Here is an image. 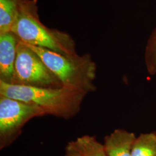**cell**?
<instances>
[{
    "label": "cell",
    "mask_w": 156,
    "mask_h": 156,
    "mask_svg": "<svg viewBox=\"0 0 156 156\" xmlns=\"http://www.w3.org/2000/svg\"><path fill=\"white\" fill-rule=\"evenodd\" d=\"M86 94L68 89L41 87L7 83L0 80V95L37 106L46 115L65 119L75 116Z\"/></svg>",
    "instance_id": "cell-1"
},
{
    "label": "cell",
    "mask_w": 156,
    "mask_h": 156,
    "mask_svg": "<svg viewBox=\"0 0 156 156\" xmlns=\"http://www.w3.org/2000/svg\"><path fill=\"white\" fill-rule=\"evenodd\" d=\"M26 45L38 55L62 87L86 94L96 89L94 83L96 67L88 57L65 55L43 48Z\"/></svg>",
    "instance_id": "cell-2"
},
{
    "label": "cell",
    "mask_w": 156,
    "mask_h": 156,
    "mask_svg": "<svg viewBox=\"0 0 156 156\" xmlns=\"http://www.w3.org/2000/svg\"><path fill=\"white\" fill-rule=\"evenodd\" d=\"M10 84L49 88L62 87L38 55L19 40Z\"/></svg>",
    "instance_id": "cell-3"
},
{
    "label": "cell",
    "mask_w": 156,
    "mask_h": 156,
    "mask_svg": "<svg viewBox=\"0 0 156 156\" xmlns=\"http://www.w3.org/2000/svg\"><path fill=\"white\" fill-rule=\"evenodd\" d=\"M11 32L19 41L27 45L43 48L65 55H76L71 43L51 33L30 14L20 9Z\"/></svg>",
    "instance_id": "cell-4"
},
{
    "label": "cell",
    "mask_w": 156,
    "mask_h": 156,
    "mask_svg": "<svg viewBox=\"0 0 156 156\" xmlns=\"http://www.w3.org/2000/svg\"><path fill=\"white\" fill-rule=\"evenodd\" d=\"M45 115V112L37 106L0 95L1 149L12 142L28 120Z\"/></svg>",
    "instance_id": "cell-5"
},
{
    "label": "cell",
    "mask_w": 156,
    "mask_h": 156,
    "mask_svg": "<svg viewBox=\"0 0 156 156\" xmlns=\"http://www.w3.org/2000/svg\"><path fill=\"white\" fill-rule=\"evenodd\" d=\"M16 35L12 32L0 34V80L11 83L16 57Z\"/></svg>",
    "instance_id": "cell-6"
},
{
    "label": "cell",
    "mask_w": 156,
    "mask_h": 156,
    "mask_svg": "<svg viewBox=\"0 0 156 156\" xmlns=\"http://www.w3.org/2000/svg\"><path fill=\"white\" fill-rule=\"evenodd\" d=\"M136 136L124 129H116L106 135L104 146L108 156H131Z\"/></svg>",
    "instance_id": "cell-7"
},
{
    "label": "cell",
    "mask_w": 156,
    "mask_h": 156,
    "mask_svg": "<svg viewBox=\"0 0 156 156\" xmlns=\"http://www.w3.org/2000/svg\"><path fill=\"white\" fill-rule=\"evenodd\" d=\"M19 10L15 0H0V34L11 32Z\"/></svg>",
    "instance_id": "cell-8"
},
{
    "label": "cell",
    "mask_w": 156,
    "mask_h": 156,
    "mask_svg": "<svg viewBox=\"0 0 156 156\" xmlns=\"http://www.w3.org/2000/svg\"><path fill=\"white\" fill-rule=\"evenodd\" d=\"M73 142L82 156H108L104 145L94 136L86 135Z\"/></svg>",
    "instance_id": "cell-9"
},
{
    "label": "cell",
    "mask_w": 156,
    "mask_h": 156,
    "mask_svg": "<svg viewBox=\"0 0 156 156\" xmlns=\"http://www.w3.org/2000/svg\"><path fill=\"white\" fill-rule=\"evenodd\" d=\"M131 156H156V133L141 134L136 137Z\"/></svg>",
    "instance_id": "cell-10"
},
{
    "label": "cell",
    "mask_w": 156,
    "mask_h": 156,
    "mask_svg": "<svg viewBox=\"0 0 156 156\" xmlns=\"http://www.w3.org/2000/svg\"><path fill=\"white\" fill-rule=\"evenodd\" d=\"M145 62L149 74L156 75V27L151 33L146 45Z\"/></svg>",
    "instance_id": "cell-11"
},
{
    "label": "cell",
    "mask_w": 156,
    "mask_h": 156,
    "mask_svg": "<svg viewBox=\"0 0 156 156\" xmlns=\"http://www.w3.org/2000/svg\"><path fill=\"white\" fill-rule=\"evenodd\" d=\"M64 156H82L75 147L73 141L69 142L66 149V153Z\"/></svg>",
    "instance_id": "cell-12"
}]
</instances>
